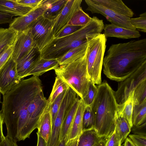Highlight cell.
I'll list each match as a JSON object with an SVG mask.
<instances>
[{
  "mask_svg": "<svg viewBox=\"0 0 146 146\" xmlns=\"http://www.w3.org/2000/svg\"><path fill=\"white\" fill-rule=\"evenodd\" d=\"M106 146H121L120 139L114 129L107 137Z\"/></svg>",
  "mask_w": 146,
  "mask_h": 146,
  "instance_id": "cell-39",
  "label": "cell"
},
{
  "mask_svg": "<svg viewBox=\"0 0 146 146\" xmlns=\"http://www.w3.org/2000/svg\"><path fill=\"white\" fill-rule=\"evenodd\" d=\"M87 46L86 43L70 50L57 59L59 66L68 64L82 57L86 52Z\"/></svg>",
  "mask_w": 146,
  "mask_h": 146,
  "instance_id": "cell-20",
  "label": "cell"
},
{
  "mask_svg": "<svg viewBox=\"0 0 146 146\" xmlns=\"http://www.w3.org/2000/svg\"><path fill=\"white\" fill-rule=\"evenodd\" d=\"M114 130L121 144L131 131V128L127 121L123 117L118 115L116 112L115 117Z\"/></svg>",
  "mask_w": 146,
  "mask_h": 146,
  "instance_id": "cell-24",
  "label": "cell"
},
{
  "mask_svg": "<svg viewBox=\"0 0 146 146\" xmlns=\"http://www.w3.org/2000/svg\"><path fill=\"white\" fill-rule=\"evenodd\" d=\"M59 66L56 59H46L41 58L31 70L28 76L33 75L38 76L48 71L54 70Z\"/></svg>",
  "mask_w": 146,
  "mask_h": 146,
  "instance_id": "cell-19",
  "label": "cell"
},
{
  "mask_svg": "<svg viewBox=\"0 0 146 146\" xmlns=\"http://www.w3.org/2000/svg\"><path fill=\"white\" fill-rule=\"evenodd\" d=\"M97 86V93L91 106L94 116V129L99 137L104 138L114 130L118 104L115 91L106 80Z\"/></svg>",
  "mask_w": 146,
  "mask_h": 146,
  "instance_id": "cell-3",
  "label": "cell"
},
{
  "mask_svg": "<svg viewBox=\"0 0 146 146\" xmlns=\"http://www.w3.org/2000/svg\"><path fill=\"white\" fill-rule=\"evenodd\" d=\"M94 3L100 5L120 15L129 18L134 13L121 0H91Z\"/></svg>",
  "mask_w": 146,
  "mask_h": 146,
  "instance_id": "cell-17",
  "label": "cell"
},
{
  "mask_svg": "<svg viewBox=\"0 0 146 146\" xmlns=\"http://www.w3.org/2000/svg\"><path fill=\"white\" fill-rule=\"evenodd\" d=\"M80 99L78 95L75 102L63 120L60 134V142L65 139L66 141L79 103Z\"/></svg>",
  "mask_w": 146,
  "mask_h": 146,
  "instance_id": "cell-21",
  "label": "cell"
},
{
  "mask_svg": "<svg viewBox=\"0 0 146 146\" xmlns=\"http://www.w3.org/2000/svg\"><path fill=\"white\" fill-rule=\"evenodd\" d=\"M14 44L7 46L0 56V70L11 57L13 52Z\"/></svg>",
  "mask_w": 146,
  "mask_h": 146,
  "instance_id": "cell-36",
  "label": "cell"
},
{
  "mask_svg": "<svg viewBox=\"0 0 146 146\" xmlns=\"http://www.w3.org/2000/svg\"><path fill=\"white\" fill-rule=\"evenodd\" d=\"M17 32L9 28H0V52L14 43Z\"/></svg>",
  "mask_w": 146,
  "mask_h": 146,
  "instance_id": "cell-28",
  "label": "cell"
},
{
  "mask_svg": "<svg viewBox=\"0 0 146 146\" xmlns=\"http://www.w3.org/2000/svg\"><path fill=\"white\" fill-rule=\"evenodd\" d=\"M22 80L18 74L15 61L11 57L0 70V93L3 95L6 94Z\"/></svg>",
  "mask_w": 146,
  "mask_h": 146,
  "instance_id": "cell-9",
  "label": "cell"
},
{
  "mask_svg": "<svg viewBox=\"0 0 146 146\" xmlns=\"http://www.w3.org/2000/svg\"><path fill=\"white\" fill-rule=\"evenodd\" d=\"M3 98L1 111L7 135L19 141L29 138L48 106L39 77L22 80Z\"/></svg>",
  "mask_w": 146,
  "mask_h": 146,
  "instance_id": "cell-1",
  "label": "cell"
},
{
  "mask_svg": "<svg viewBox=\"0 0 146 146\" xmlns=\"http://www.w3.org/2000/svg\"><path fill=\"white\" fill-rule=\"evenodd\" d=\"M0 146H18L17 142L12 138L8 136L5 137L2 142L0 144Z\"/></svg>",
  "mask_w": 146,
  "mask_h": 146,
  "instance_id": "cell-43",
  "label": "cell"
},
{
  "mask_svg": "<svg viewBox=\"0 0 146 146\" xmlns=\"http://www.w3.org/2000/svg\"><path fill=\"white\" fill-rule=\"evenodd\" d=\"M52 0H43L37 8L32 9L26 15L13 19L8 28L18 33L24 31L35 20L42 15L50 6Z\"/></svg>",
  "mask_w": 146,
  "mask_h": 146,
  "instance_id": "cell-11",
  "label": "cell"
},
{
  "mask_svg": "<svg viewBox=\"0 0 146 146\" xmlns=\"http://www.w3.org/2000/svg\"><path fill=\"white\" fill-rule=\"evenodd\" d=\"M69 87L68 85L60 77L56 76L52 92L47 100L48 106L51 105L57 97Z\"/></svg>",
  "mask_w": 146,
  "mask_h": 146,
  "instance_id": "cell-29",
  "label": "cell"
},
{
  "mask_svg": "<svg viewBox=\"0 0 146 146\" xmlns=\"http://www.w3.org/2000/svg\"></svg>",
  "mask_w": 146,
  "mask_h": 146,
  "instance_id": "cell-52",
  "label": "cell"
},
{
  "mask_svg": "<svg viewBox=\"0 0 146 146\" xmlns=\"http://www.w3.org/2000/svg\"><path fill=\"white\" fill-rule=\"evenodd\" d=\"M66 142V139L61 141L58 146H65Z\"/></svg>",
  "mask_w": 146,
  "mask_h": 146,
  "instance_id": "cell-49",
  "label": "cell"
},
{
  "mask_svg": "<svg viewBox=\"0 0 146 146\" xmlns=\"http://www.w3.org/2000/svg\"><path fill=\"white\" fill-rule=\"evenodd\" d=\"M97 91V86L90 80L89 83L87 94L85 97L82 99L86 106H91L96 97Z\"/></svg>",
  "mask_w": 146,
  "mask_h": 146,
  "instance_id": "cell-34",
  "label": "cell"
},
{
  "mask_svg": "<svg viewBox=\"0 0 146 146\" xmlns=\"http://www.w3.org/2000/svg\"><path fill=\"white\" fill-rule=\"evenodd\" d=\"M146 100L137 105L133 104L132 115L133 126L137 127L146 122Z\"/></svg>",
  "mask_w": 146,
  "mask_h": 146,
  "instance_id": "cell-26",
  "label": "cell"
},
{
  "mask_svg": "<svg viewBox=\"0 0 146 146\" xmlns=\"http://www.w3.org/2000/svg\"><path fill=\"white\" fill-rule=\"evenodd\" d=\"M38 141L37 146H47L46 143L43 139L36 133Z\"/></svg>",
  "mask_w": 146,
  "mask_h": 146,
  "instance_id": "cell-46",
  "label": "cell"
},
{
  "mask_svg": "<svg viewBox=\"0 0 146 146\" xmlns=\"http://www.w3.org/2000/svg\"><path fill=\"white\" fill-rule=\"evenodd\" d=\"M104 34L107 38L115 37L122 39L138 38L141 36L139 32L136 30H132L120 27L111 23L104 26Z\"/></svg>",
  "mask_w": 146,
  "mask_h": 146,
  "instance_id": "cell-15",
  "label": "cell"
},
{
  "mask_svg": "<svg viewBox=\"0 0 146 146\" xmlns=\"http://www.w3.org/2000/svg\"><path fill=\"white\" fill-rule=\"evenodd\" d=\"M91 18L83 10L81 7L75 13L68 25L84 26L87 24L90 21Z\"/></svg>",
  "mask_w": 146,
  "mask_h": 146,
  "instance_id": "cell-30",
  "label": "cell"
},
{
  "mask_svg": "<svg viewBox=\"0 0 146 146\" xmlns=\"http://www.w3.org/2000/svg\"><path fill=\"white\" fill-rule=\"evenodd\" d=\"M55 21V20L51 21L42 15L27 27L29 29L33 39L40 52L54 38L53 28Z\"/></svg>",
  "mask_w": 146,
  "mask_h": 146,
  "instance_id": "cell-7",
  "label": "cell"
},
{
  "mask_svg": "<svg viewBox=\"0 0 146 146\" xmlns=\"http://www.w3.org/2000/svg\"><path fill=\"white\" fill-rule=\"evenodd\" d=\"M145 80L146 62L129 76L119 82L117 90L114 92L117 104H121L125 102L131 93L139 84Z\"/></svg>",
  "mask_w": 146,
  "mask_h": 146,
  "instance_id": "cell-8",
  "label": "cell"
},
{
  "mask_svg": "<svg viewBox=\"0 0 146 146\" xmlns=\"http://www.w3.org/2000/svg\"><path fill=\"white\" fill-rule=\"evenodd\" d=\"M94 116L91 106H86L83 116L82 131L94 129Z\"/></svg>",
  "mask_w": 146,
  "mask_h": 146,
  "instance_id": "cell-31",
  "label": "cell"
},
{
  "mask_svg": "<svg viewBox=\"0 0 146 146\" xmlns=\"http://www.w3.org/2000/svg\"><path fill=\"white\" fill-rule=\"evenodd\" d=\"M86 107L82 99L80 98L79 103L66 142L70 139L80 136L82 133L83 116Z\"/></svg>",
  "mask_w": 146,
  "mask_h": 146,
  "instance_id": "cell-18",
  "label": "cell"
},
{
  "mask_svg": "<svg viewBox=\"0 0 146 146\" xmlns=\"http://www.w3.org/2000/svg\"><path fill=\"white\" fill-rule=\"evenodd\" d=\"M68 0H52L50 6L42 16L51 21L56 20L64 9Z\"/></svg>",
  "mask_w": 146,
  "mask_h": 146,
  "instance_id": "cell-25",
  "label": "cell"
},
{
  "mask_svg": "<svg viewBox=\"0 0 146 146\" xmlns=\"http://www.w3.org/2000/svg\"><path fill=\"white\" fill-rule=\"evenodd\" d=\"M128 136L135 146H146V135L133 134Z\"/></svg>",
  "mask_w": 146,
  "mask_h": 146,
  "instance_id": "cell-37",
  "label": "cell"
},
{
  "mask_svg": "<svg viewBox=\"0 0 146 146\" xmlns=\"http://www.w3.org/2000/svg\"><path fill=\"white\" fill-rule=\"evenodd\" d=\"M41 58V52L35 46L16 60L17 70L19 77L22 79L28 76L31 70Z\"/></svg>",
  "mask_w": 146,
  "mask_h": 146,
  "instance_id": "cell-13",
  "label": "cell"
},
{
  "mask_svg": "<svg viewBox=\"0 0 146 146\" xmlns=\"http://www.w3.org/2000/svg\"><path fill=\"white\" fill-rule=\"evenodd\" d=\"M37 129V133L43 139L47 144L52 130L51 117L48 108L41 117Z\"/></svg>",
  "mask_w": 146,
  "mask_h": 146,
  "instance_id": "cell-23",
  "label": "cell"
},
{
  "mask_svg": "<svg viewBox=\"0 0 146 146\" xmlns=\"http://www.w3.org/2000/svg\"><path fill=\"white\" fill-rule=\"evenodd\" d=\"M121 146H123V145H122V146L121 145Z\"/></svg>",
  "mask_w": 146,
  "mask_h": 146,
  "instance_id": "cell-51",
  "label": "cell"
},
{
  "mask_svg": "<svg viewBox=\"0 0 146 146\" xmlns=\"http://www.w3.org/2000/svg\"><path fill=\"white\" fill-rule=\"evenodd\" d=\"M13 15L0 12V25L10 23L13 20Z\"/></svg>",
  "mask_w": 146,
  "mask_h": 146,
  "instance_id": "cell-42",
  "label": "cell"
},
{
  "mask_svg": "<svg viewBox=\"0 0 146 146\" xmlns=\"http://www.w3.org/2000/svg\"><path fill=\"white\" fill-rule=\"evenodd\" d=\"M82 26L68 25L55 38H60L72 34L79 30Z\"/></svg>",
  "mask_w": 146,
  "mask_h": 146,
  "instance_id": "cell-38",
  "label": "cell"
},
{
  "mask_svg": "<svg viewBox=\"0 0 146 146\" xmlns=\"http://www.w3.org/2000/svg\"><path fill=\"white\" fill-rule=\"evenodd\" d=\"M54 70L56 76L75 91L80 98L82 99L85 97L91 80L87 70V49L81 58L68 64L59 66Z\"/></svg>",
  "mask_w": 146,
  "mask_h": 146,
  "instance_id": "cell-5",
  "label": "cell"
},
{
  "mask_svg": "<svg viewBox=\"0 0 146 146\" xmlns=\"http://www.w3.org/2000/svg\"><path fill=\"white\" fill-rule=\"evenodd\" d=\"M86 38L88 73L90 80L99 85L102 82L101 74L107 38L102 33L88 35Z\"/></svg>",
  "mask_w": 146,
  "mask_h": 146,
  "instance_id": "cell-6",
  "label": "cell"
},
{
  "mask_svg": "<svg viewBox=\"0 0 146 146\" xmlns=\"http://www.w3.org/2000/svg\"><path fill=\"white\" fill-rule=\"evenodd\" d=\"M134 91L130 94L127 100L123 103L118 104L117 115L123 117L127 121L131 128L133 126L132 115L133 106Z\"/></svg>",
  "mask_w": 146,
  "mask_h": 146,
  "instance_id": "cell-22",
  "label": "cell"
},
{
  "mask_svg": "<svg viewBox=\"0 0 146 146\" xmlns=\"http://www.w3.org/2000/svg\"><path fill=\"white\" fill-rule=\"evenodd\" d=\"M80 136L68 140L66 142L65 146H77Z\"/></svg>",
  "mask_w": 146,
  "mask_h": 146,
  "instance_id": "cell-45",
  "label": "cell"
},
{
  "mask_svg": "<svg viewBox=\"0 0 146 146\" xmlns=\"http://www.w3.org/2000/svg\"><path fill=\"white\" fill-rule=\"evenodd\" d=\"M104 139L99 137L94 129L85 131L79 137L77 146H95Z\"/></svg>",
  "mask_w": 146,
  "mask_h": 146,
  "instance_id": "cell-27",
  "label": "cell"
},
{
  "mask_svg": "<svg viewBox=\"0 0 146 146\" xmlns=\"http://www.w3.org/2000/svg\"><path fill=\"white\" fill-rule=\"evenodd\" d=\"M82 0H68L64 9L55 21L53 33L55 38L68 25L75 13L81 7Z\"/></svg>",
  "mask_w": 146,
  "mask_h": 146,
  "instance_id": "cell-12",
  "label": "cell"
},
{
  "mask_svg": "<svg viewBox=\"0 0 146 146\" xmlns=\"http://www.w3.org/2000/svg\"><path fill=\"white\" fill-rule=\"evenodd\" d=\"M32 9L17 3L15 0H0V12L13 16L25 15Z\"/></svg>",
  "mask_w": 146,
  "mask_h": 146,
  "instance_id": "cell-16",
  "label": "cell"
},
{
  "mask_svg": "<svg viewBox=\"0 0 146 146\" xmlns=\"http://www.w3.org/2000/svg\"><path fill=\"white\" fill-rule=\"evenodd\" d=\"M107 138L103 139L95 146H106L107 141Z\"/></svg>",
  "mask_w": 146,
  "mask_h": 146,
  "instance_id": "cell-48",
  "label": "cell"
},
{
  "mask_svg": "<svg viewBox=\"0 0 146 146\" xmlns=\"http://www.w3.org/2000/svg\"><path fill=\"white\" fill-rule=\"evenodd\" d=\"M132 128L133 134L146 135V122L137 127L133 126Z\"/></svg>",
  "mask_w": 146,
  "mask_h": 146,
  "instance_id": "cell-41",
  "label": "cell"
},
{
  "mask_svg": "<svg viewBox=\"0 0 146 146\" xmlns=\"http://www.w3.org/2000/svg\"><path fill=\"white\" fill-rule=\"evenodd\" d=\"M103 20L96 17L79 30L68 35L53 40L41 52V58L46 59H57L70 50L87 43L86 36L101 33L104 30Z\"/></svg>",
  "mask_w": 146,
  "mask_h": 146,
  "instance_id": "cell-4",
  "label": "cell"
},
{
  "mask_svg": "<svg viewBox=\"0 0 146 146\" xmlns=\"http://www.w3.org/2000/svg\"><path fill=\"white\" fill-rule=\"evenodd\" d=\"M133 91V104H138L146 100V80L139 84Z\"/></svg>",
  "mask_w": 146,
  "mask_h": 146,
  "instance_id": "cell-33",
  "label": "cell"
},
{
  "mask_svg": "<svg viewBox=\"0 0 146 146\" xmlns=\"http://www.w3.org/2000/svg\"><path fill=\"white\" fill-rule=\"evenodd\" d=\"M36 46L29 29L18 32L14 43L11 58L15 61L33 48Z\"/></svg>",
  "mask_w": 146,
  "mask_h": 146,
  "instance_id": "cell-14",
  "label": "cell"
},
{
  "mask_svg": "<svg viewBox=\"0 0 146 146\" xmlns=\"http://www.w3.org/2000/svg\"><path fill=\"white\" fill-rule=\"evenodd\" d=\"M1 103V95L0 94V103Z\"/></svg>",
  "mask_w": 146,
  "mask_h": 146,
  "instance_id": "cell-50",
  "label": "cell"
},
{
  "mask_svg": "<svg viewBox=\"0 0 146 146\" xmlns=\"http://www.w3.org/2000/svg\"><path fill=\"white\" fill-rule=\"evenodd\" d=\"M125 141L123 146H135L129 137H127Z\"/></svg>",
  "mask_w": 146,
  "mask_h": 146,
  "instance_id": "cell-47",
  "label": "cell"
},
{
  "mask_svg": "<svg viewBox=\"0 0 146 146\" xmlns=\"http://www.w3.org/2000/svg\"><path fill=\"white\" fill-rule=\"evenodd\" d=\"M139 17L136 18H130V22L136 29L141 31L146 32V12L141 14Z\"/></svg>",
  "mask_w": 146,
  "mask_h": 146,
  "instance_id": "cell-35",
  "label": "cell"
},
{
  "mask_svg": "<svg viewBox=\"0 0 146 146\" xmlns=\"http://www.w3.org/2000/svg\"><path fill=\"white\" fill-rule=\"evenodd\" d=\"M67 90H64L62 93L60 94L55 99L52 104L50 106H48L50 115L52 127L62 101L66 94Z\"/></svg>",
  "mask_w": 146,
  "mask_h": 146,
  "instance_id": "cell-32",
  "label": "cell"
},
{
  "mask_svg": "<svg viewBox=\"0 0 146 146\" xmlns=\"http://www.w3.org/2000/svg\"><path fill=\"white\" fill-rule=\"evenodd\" d=\"M88 7L86 10L90 11L92 14H100L106 19L112 23L120 27L132 30H136L130 22L128 17L118 14L100 5L95 3L91 0H85Z\"/></svg>",
  "mask_w": 146,
  "mask_h": 146,
  "instance_id": "cell-10",
  "label": "cell"
},
{
  "mask_svg": "<svg viewBox=\"0 0 146 146\" xmlns=\"http://www.w3.org/2000/svg\"><path fill=\"white\" fill-rule=\"evenodd\" d=\"M145 62L146 38L112 44L103 58V72L109 79L119 82Z\"/></svg>",
  "mask_w": 146,
  "mask_h": 146,
  "instance_id": "cell-2",
  "label": "cell"
},
{
  "mask_svg": "<svg viewBox=\"0 0 146 146\" xmlns=\"http://www.w3.org/2000/svg\"><path fill=\"white\" fill-rule=\"evenodd\" d=\"M4 123L2 114V111H0V144L3 141L5 137L3 133V124Z\"/></svg>",
  "mask_w": 146,
  "mask_h": 146,
  "instance_id": "cell-44",
  "label": "cell"
},
{
  "mask_svg": "<svg viewBox=\"0 0 146 146\" xmlns=\"http://www.w3.org/2000/svg\"><path fill=\"white\" fill-rule=\"evenodd\" d=\"M43 0H15L17 3L29 7L33 9L37 8L40 5Z\"/></svg>",
  "mask_w": 146,
  "mask_h": 146,
  "instance_id": "cell-40",
  "label": "cell"
}]
</instances>
